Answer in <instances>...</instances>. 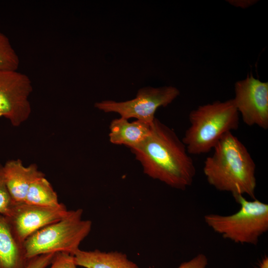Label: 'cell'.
Masks as SVG:
<instances>
[{"mask_svg": "<svg viewBox=\"0 0 268 268\" xmlns=\"http://www.w3.org/2000/svg\"><path fill=\"white\" fill-rule=\"evenodd\" d=\"M130 149L149 177L178 190L192 185L196 173L192 158L175 132L158 119L148 135Z\"/></svg>", "mask_w": 268, "mask_h": 268, "instance_id": "6da1fadb", "label": "cell"}, {"mask_svg": "<svg viewBox=\"0 0 268 268\" xmlns=\"http://www.w3.org/2000/svg\"><path fill=\"white\" fill-rule=\"evenodd\" d=\"M204 162L203 171L209 184L232 196L255 199L256 164L246 147L232 132L225 134Z\"/></svg>", "mask_w": 268, "mask_h": 268, "instance_id": "7a4b0ae2", "label": "cell"}, {"mask_svg": "<svg viewBox=\"0 0 268 268\" xmlns=\"http://www.w3.org/2000/svg\"><path fill=\"white\" fill-rule=\"evenodd\" d=\"M189 119L182 140L193 155L210 151L225 134L237 130L240 123L232 99L201 105L190 113Z\"/></svg>", "mask_w": 268, "mask_h": 268, "instance_id": "3957f363", "label": "cell"}, {"mask_svg": "<svg viewBox=\"0 0 268 268\" xmlns=\"http://www.w3.org/2000/svg\"><path fill=\"white\" fill-rule=\"evenodd\" d=\"M240 209L229 215L207 214L205 223L223 238L241 244L257 245L268 231V204L256 199L249 201L242 195L233 196Z\"/></svg>", "mask_w": 268, "mask_h": 268, "instance_id": "277c9868", "label": "cell"}, {"mask_svg": "<svg viewBox=\"0 0 268 268\" xmlns=\"http://www.w3.org/2000/svg\"><path fill=\"white\" fill-rule=\"evenodd\" d=\"M83 209L68 211L62 219L49 224L29 236L24 246L27 259L48 253L63 252L73 255L89 234L92 222L82 219Z\"/></svg>", "mask_w": 268, "mask_h": 268, "instance_id": "5b68a950", "label": "cell"}, {"mask_svg": "<svg viewBox=\"0 0 268 268\" xmlns=\"http://www.w3.org/2000/svg\"><path fill=\"white\" fill-rule=\"evenodd\" d=\"M179 94V90L172 86L146 87L139 89L136 97L132 100L122 102L104 100L95 103L94 107L106 113H118L121 117L128 120L134 118L151 124L157 109L168 106Z\"/></svg>", "mask_w": 268, "mask_h": 268, "instance_id": "8992f818", "label": "cell"}, {"mask_svg": "<svg viewBox=\"0 0 268 268\" xmlns=\"http://www.w3.org/2000/svg\"><path fill=\"white\" fill-rule=\"evenodd\" d=\"M32 91L26 74L17 70H0V113L13 126L19 127L29 118Z\"/></svg>", "mask_w": 268, "mask_h": 268, "instance_id": "52a82bcc", "label": "cell"}, {"mask_svg": "<svg viewBox=\"0 0 268 268\" xmlns=\"http://www.w3.org/2000/svg\"><path fill=\"white\" fill-rule=\"evenodd\" d=\"M235 106L244 123L249 126L268 128V82L252 74L234 85Z\"/></svg>", "mask_w": 268, "mask_h": 268, "instance_id": "ba28073f", "label": "cell"}, {"mask_svg": "<svg viewBox=\"0 0 268 268\" xmlns=\"http://www.w3.org/2000/svg\"><path fill=\"white\" fill-rule=\"evenodd\" d=\"M68 211L62 203L56 207L24 202L14 203L6 218L13 232L23 242L40 229L65 217Z\"/></svg>", "mask_w": 268, "mask_h": 268, "instance_id": "9c48e42d", "label": "cell"}, {"mask_svg": "<svg viewBox=\"0 0 268 268\" xmlns=\"http://www.w3.org/2000/svg\"><path fill=\"white\" fill-rule=\"evenodd\" d=\"M3 169L5 183L13 203L24 202L31 184L36 179L45 176L36 164L25 166L18 159L6 161Z\"/></svg>", "mask_w": 268, "mask_h": 268, "instance_id": "30bf717a", "label": "cell"}, {"mask_svg": "<svg viewBox=\"0 0 268 268\" xmlns=\"http://www.w3.org/2000/svg\"><path fill=\"white\" fill-rule=\"evenodd\" d=\"M29 261L24 242L15 235L5 216L0 214V268H25Z\"/></svg>", "mask_w": 268, "mask_h": 268, "instance_id": "8fae6325", "label": "cell"}, {"mask_svg": "<svg viewBox=\"0 0 268 268\" xmlns=\"http://www.w3.org/2000/svg\"><path fill=\"white\" fill-rule=\"evenodd\" d=\"M151 124L137 120L130 122L128 119L122 117L114 119L109 126L110 141L130 148L139 144L148 135Z\"/></svg>", "mask_w": 268, "mask_h": 268, "instance_id": "7c38bea8", "label": "cell"}, {"mask_svg": "<svg viewBox=\"0 0 268 268\" xmlns=\"http://www.w3.org/2000/svg\"><path fill=\"white\" fill-rule=\"evenodd\" d=\"M77 266L85 268H139L127 256L117 251L104 252L99 250L83 251L80 249L72 255Z\"/></svg>", "mask_w": 268, "mask_h": 268, "instance_id": "4fadbf2b", "label": "cell"}, {"mask_svg": "<svg viewBox=\"0 0 268 268\" xmlns=\"http://www.w3.org/2000/svg\"><path fill=\"white\" fill-rule=\"evenodd\" d=\"M24 202L44 206L56 207L61 203L56 192L45 176L34 180L27 191Z\"/></svg>", "mask_w": 268, "mask_h": 268, "instance_id": "5bb4252c", "label": "cell"}, {"mask_svg": "<svg viewBox=\"0 0 268 268\" xmlns=\"http://www.w3.org/2000/svg\"><path fill=\"white\" fill-rule=\"evenodd\" d=\"M19 59L8 37L0 32V70H17Z\"/></svg>", "mask_w": 268, "mask_h": 268, "instance_id": "9a60e30c", "label": "cell"}, {"mask_svg": "<svg viewBox=\"0 0 268 268\" xmlns=\"http://www.w3.org/2000/svg\"><path fill=\"white\" fill-rule=\"evenodd\" d=\"M13 204L5 183L3 165L0 163V214L7 216Z\"/></svg>", "mask_w": 268, "mask_h": 268, "instance_id": "2e32d148", "label": "cell"}, {"mask_svg": "<svg viewBox=\"0 0 268 268\" xmlns=\"http://www.w3.org/2000/svg\"><path fill=\"white\" fill-rule=\"evenodd\" d=\"M51 265L50 268H77L72 256L63 252L56 253Z\"/></svg>", "mask_w": 268, "mask_h": 268, "instance_id": "e0dca14e", "label": "cell"}, {"mask_svg": "<svg viewBox=\"0 0 268 268\" xmlns=\"http://www.w3.org/2000/svg\"><path fill=\"white\" fill-rule=\"evenodd\" d=\"M56 253L40 255L29 259L25 268H46L51 265Z\"/></svg>", "mask_w": 268, "mask_h": 268, "instance_id": "ac0fdd59", "label": "cell"}, {"mask_svg": "<svg viewBox=\"0 0 268 268\" xmlns=\"http://www.w3.org/2000/svg\"><path fill=\"white\" fill-rule=\"evenodd\" d=\"M207 264V257L201 253L189 261L182 263L178 268H206Z\"/></svg>", "mask_w": 268, "mask_h": 268, "instance_id": "d6986e66", "label": "cell"}, {"mask_svg": "<svg viewBox=\"0 0 268 268\" xmlns=\"http://www.w3.org/2000/svg\"><path fill=\"white\" fill-rule=\"evenodd\" d=\"M229 1L233 5L241 7H247L255 2L254 0H230Z\"/></svg>", "mask_w": 268, "mask_h": 268, "instance_id": "ffe728a7", "label": "cell"}, {"mask_svg": "<svg viewBox=\"0 0 268 268\" xmlns=\"http://www.w3.org/2000/svg\"><path fill=\"white\" fill-rule=\"evenodd\" d=\"M258 268H268V257L265 256L259 264Z\"/></svg>", "mask_w": 268, "mask_h": 268, "instance_id": "44dd1931", "label": "cell"}, {"mask_svg": "<svg viewBox=\"0 0 268 268\" xmlns=\"http://www.w3.org/2000/svg\"><path fill=\"white\" fill-rule=\"evenodd\" d=\"M1 117H2V115H1V114L0 113V118Z\"/></svg>", "mask_w": 268, "mask_h": 268, "instance_id": "7402d4cb", "label": "cell"}]
</instances>
